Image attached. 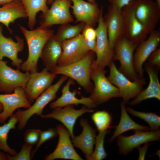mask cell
<instances>
[{"mask_svg":"<svg viewBox=\"0 0 160 160\" xmlns=\"http://www.w3.org/2000/svg\"><path fill=\"white\" fill-rule=\"evenodd\" d=\"M138 45L123 35L116 41L113 48V60H118L120 63L118 70L131 81L140 77L133 64L134 52Z\"/></svg>","mask_w":160,"mask_h":160,"instance_id":"cell-4","label":"cell"},{"mask_svg":"<svg viewBox=\"0 0 160 160\" xmlns=\"http://www.w3.org/2000/svg\"><path fill=\"white\" fill-rule=\"evenodd\" d=\"M73 3L71 8L76 18V22L83 23L93 27L98 23L103 7L100 8L97 4H94L84 0H70Z\"/></svg>","mask_w":160,"mask_h":160,"instance_id":"cell-19","label":"cell"},{"mask_svg":"<svg viewBox=\"0 0 160 160\" xmlns=\"http://www.w3.org/2000/svg\"><path fill=\"white\" fill-rule=\"evenodd\" d=\"M27 16L20 0H16L3 5L0 7V23L4 24L12 33L9 25L17 19L26 18Z\"/></svg>","mask_w":160,"mask_h":160,"instance_id":"cell-26","label":"cell"},{"mask_svg":"<svg viewBox=\"0 0 160 160\" xmlns=\"http://www.w3.org/2000/svg\"><path fill=\"white\" fill-rule=\"evenodd\" d=\"M109 66L110 72L107 78L119 89L122 102L125 104L130 99L135 98L143 90V86L146 83L143 77L131 81L119 71L113 61Z\"/></svg>","mask_w":160,"mask_h":160,"instance_id":"cell-6","label":"cell"},{"mask_svg":"<svg viewBox=\"0 0 160 160\" xmlns=\"http://www.w3.org/2000/svg\"><path fill=\"white\" fill-rule=\"evenodd\" d=\"M73 105H69L64 107H57L53 109L52 112L46 114H42L40 116L44 119H53L61 122L69 132L72 139L74 135L73 127L77 119L85 113H91L92 109L84 106L80 109H75Z\"/></svg>","mask_w":160,"mask_h":160,"instance_id":"cell-15","label":"cell"},{"mask_svg":"<svg viewBox=\"0 0 160 160\" xmlns=\"http://www.w3.org/2000/svg\"><path fill=\"white\" fill-rule=\"evenodd\" d=\"M57 135L58 133L56 128H51L44 131H41L39 140L36 145V147L31 152V157L33 156L38 149L43 143L55 137Z\"/></svg>","mask_w":160,"mask_h":160,"instance_id":"cell-34","label":"cell"},{"mask_svg":"<svg viewBox=\"0 0 160 160\" xmlns=\"http://www.w3.org/2000/svg\"><path fill=\"white\" fill-rule=\"evenodd\" d=\"M73 83V80L69 78L62 90V95L55 101L50 104V107L54 109L57 107H63L69 105H77L79 104L91 109L96 107L97 105L92 98L82 97L80 99L77 98L76 91L70 90V86Z\"/></svg>","mask_w":160,"mask_h":160,"instance_id":"cell-23","label":"cell"},{"mask_svg":"<svg viewBox=\"0 0 160 160\" xmlns=\"http://www.w3.org/2000/svg\"><path fill=\"white\" fill-rule=\"evenodd\" d=\"M68 77L62 75L55 84L51 85L36 99L34 103L24 110L18 109L13 115L18 121V129L22 130L25 127L29 119L33 115L39 116L42 114L43 110L49 102L55 99L56 94Z\"/></svg>","mask_w":160,"mask_h":160,"instance_id":"cell-3","label":"cell"},{"mask_svg":"<svg viewBox=\"0 0 160 160\" xmlns=\"http://www.w3.org/2000/svg\"><path fill=\"white\" fill-rule=\"evenodd\" d=\"M136 0H132L121 9L123 24V35L138 45L148 35L136 17L135 13Z\"/></svg>","mask_w":160,"mask_h":160,"instance_id":"cell-7","label":"cell"},{"mask_svg":"<svg viewBox=\"0 0 160 160\" xmlns=\"http://www.w3.org/2000/svg\"><path fill=\"white\" fill-rule=\"evenodd\" d=\"M18 123L17 119L13 115L10 117L8 122L0 126V151L2 150L9 154L14 156L17 153L14 149L11 148L7 143L8 133L10 130L15 129Z\"/></svg>","mask_w":160,"mask_h":160,"instance_id":"cell-29","label":"cell"},{"mask_svg":"<svg viewBox=\"0 0 160 160\" xmlns=\"http://www.w3.org/2000/svg\"><path fill=\"white\" fill-rule=\"evenodd\" d=\"M147 63L157 70L160 68V48H157L148 58Z\"/></svg>","mask_w":160,"mask_h":160,"instance_id":"cell-37","label":"cell"},{"mask_svg":"<svg viewBox=\"0 0 160 160\" xmlns=\"http://www.w3.org/2000/svg\"><path fill=\"white\" fill-rule=\"evenodd\" d=\"M16 0H0V5H3Z\"/></svg>","mask_w":160,"mask_h":160,"instance_id":"cell-41","label":"cell"},{"mask_svg":"<svg viewBox=\"0 0 160 160\" xmlns=\"http://www.w3.org/2000/svg\"><path fill=\"white\" fill-rule=\"evenodd\" d=\"M88 1L94 4H97L96 0H87Z\"/></svg>","mask_w":160,"mask_h":160,"instance_id":"cell-42","label":"cell"},{"mask_svg":"<svg viewBox=\"0 0 160 160\" xmlns=\"http://www.w3.org/2000/svg\"><path fill=\"white\" fill-rule=\"evenodd\" d=\"M144 145L142 147H138L139 152L138 160H144L145 155L148 146L150 144L148 143H144Z\"/></svg>","mask_w":160,"mask_h":160,"instance_id":"cell-40","label":"cell"},{"mask_svg":"<svg viewBox=\"0 0 160 160\" xmlns=\"http://www.w3.org/2000/svg\"><path fill=\"white\" fill-rule=\"evenodd\" d=\"M109 42L113 49L116 41L123 35V24L121 9L109 5L107 13L103 16Z\"/></svg>","mask_w":160,"mask_h":160,"instance_id":"cell-21","label":"cell"},{"mask_svg":"<svg viewBox=\"0 0 160 160\" xmlns=\"http://www.w3.org/2000/svg\"><path fill=\"white\" fill-rule=\"evenodd\" d=\"M111 5L122 9L132 0H107Z\"/></svg>","mask_w":160,"mask_h":160,"instance_id":"cell-39","label":"cell"},{"mask_svg":"<svg viewBox=\"0 0 160 160\" xmlns=\"http://www.w3.org/2000/svg\"><path fill=\"white\" fill-rule=\"evenodd\" d=\"M3 110V106L1 104V103H0V112H1Z\"/></svg>","mask_w":160,"mask_h":160,"instance_id":"cell-45","label":"cell"},{"mask_svg":"<svg viewBox=\"0 0 160 160\" xmlns=\"http://www.w3.org/2000/svg\"><path fill=\"white\" fill-rule=\"evenodd\" d=\"M82 32L81 34L85 39L92 40L96 39V30L93 27L85 24Z\"/></svg>","mask_w":160,"mask_h":160,"instance_id":"cell-38","label":"cell"},{"mask_svg":"<svg viewBox=\"0 0 160 160\" xmlns=\"http://www.w3.org/2000/svg\"><path fill=\"white\" fill-rule=\"evenodd\" d=\"M25 8L28 19V25L33 30L36 22V16L37 13H46L49 9L47 5L48 0H20Z\"/></svg>","mask_w":160,"mask_h":160,"instance_id":"cell-28","label":"cell"},{"mask_svg":"<svg viewBox=\"0 0 160 160\" xmlns=\"http://www.w3.org/2000/svg\"><path fill=\"white\" fill-rule=\"evenodd\" d=\"M80 124L82 127L81 133L72 139L73 146L80 149L84 153L86 159L88 160L93 152L96 138V130L89 125L84 119H81Z\"/></svg>","mask_w":160,"mask_h":160,"instance_id":"cell-22","label":"cell"},{"mask_svg":"<svg viewBox=\"0 0 160 160\" xmlns=\"http://www.w3.org/2000/svg\"><path fill=\"white\" fill-rule=\"evenodd\" d=\"M41 131L37 129L27 130L24 136L25 143L32 146L36 145L39 140Z\"/></svg>","mask_w":160,"mask_h":160,"instance_id":"cell-36","label":"cell"},{"mask_svg":"<svg viewBox=\"0 0 160 160\" xmlns=\"http://www.w3.org/2000/svg\"><path fill=\"white\" fill-rule=\"evenodd\" d=\"M121 114L118 124L114 127L115 129L112 137L108 140L109 143H111L119 136L128 131H150L148 127L140 125L133 121L129 117L127 111L125 104L121 101L120 104Z\"/></svg>","mask_w":160,"mask_h":160,"instance_id":"cell-27","label":"cell"},{"mask_svg":"<svg viewBox=\"0 0 160 160\" xmlns=\"http://www.w3.org/2000/svg\"><path fill=\"white\" fill-rule=\"evenodd\" d=\"M20 28L25 39L28 50V58L21 64L20 69L30 73L37 72L38 62L42 49L47 41L54 34V31L39 27L30 30L21 25Z\"/></svg>","mask_w":160,"mask_h":160,"instance_id":"cell-1","label":"cell"},{"mask_svg":"<svg viewBox=\"0 0 160 160\" xmlns=\"http://www.w3.org/2000/svg\"><path fill=\"white\" fill-rule=\"evenodd\" d=\"M85 24L80 23L75 25L69 23L61 25L58 29L55 36L56 39L60 42L63 41L73 38L82 32Z\"/></svg>","mask_w":160,"mask_h":160,"instance_id":"cell-30","label":"cell"},{"mask_svg":"<svg viewBox=\"0 0 160 160\" xmlns=\"http://www.w3.org/2000/svg\"><path fill=\"white\" fill-rule=\"evenodd\" d=\"M61 43L54 34L47 41L42 49L40 58L45 68L49 71L57 66L62 51Z\"/></svg>","mask_w":160,"mask_h":160,"instance_id":"cell-25","label":"cell"},{"mask_svg":"<svg viewBox=\"0 0 160 160\" xmlns=\"http://www.w3.org/2000/svg\"><path fill=\"white\" fill-rule=\"evenodd\" d=\"M2 158V156L1 154L0 153V160H1Z\"/></svg>","mask_w":160,"mask_h":160,"instance_id":"cell-46","label":"cell"},{"mask_svg":"<svg viewBox=\"0 0 160 160\" xmlns=\"http://www.w3.org/2000/svg\"><path fill=\"white\" fill-rule=\"evenodd\" d=\"M56 76V75L48 71L45 68L40 72L31 73L24 90L31 104L51 85Z\"/></svg>","mask_w":160,"mask_h":160,"instance_id":"cell-13","label":"cell"},{"mask_svg":"<svg viewBox=\"0 0 160 160\" xmlns=\"http://www.w3.org/2000/svg\"><path fill=\"white\" fill-rule=\"evenodd\" d=\"M160 129L155 131H135V133L128 136L120 135L117 137V145L119 153L125 156L143 144L151 141H159Z\"/></svg>","mask_w":160,"mask_h":160,"instance_id":"cell-14","label":"cell"},{"mask_svg":"<svg viewBox=\"0 0 160 160\" xmlns=\"http://www.w3.org/2000/svg\"><path fill=\"white\" fill-rule=\"evenodd\" d=\"M33 146L25 143L23 144L20 151L15 155L12 156L7 154L8 160H30Z\"/></svg>","mask_w":160,"mask_h":160,"instance_id":"cell-35","label":"cell"},{"mask_svg":"<svg viewBox=\"0 0 160 160\" xmlns=\"http://www.w3.org/2000/svg\"><path fill=\"white\" fill-rule=\"evenodd\" d=\"M109 132V129L99 132L96 136L95 150L88 160H102L106 158L107 153L104 147V139L106 135Z\"/></svg>","mask_w":160,"mask_h":160,"instance_id":"cell-33","label":"cell"},{"mask_svg":"<svg viewBox=\"0 0 160 160\" xmlns=\"http://www.w3.org/2000/svg\"><path fill=\"white\" fill-rule=\"evenodd\" d=\"M53 0H48L47 4H52Z\"/></svg>","mask_w":160,"mask_h":160,"instance_id":"cell-43","label":"cell"},{"mask_svg":"<svg viewBox=\"0 0 160 160\" xmlns=\"http://www.w3.org/2000/svg\"><path fill=\"white\" fill-rule=\"evenodd\" d=\"M95 53L90 51L83 58L70 64L57 66L51 72L61 74L75 80L87 92H91L94 85L91 81V74Z\"/></svg>","mask_w":160,"mask_h":160,"instance_id":"cell-2","label":"cell"},{"mask_svg":"<svg viewBox=\"0 0 160 160\" xmlns=\"http://www.w3.org/2000/svg\"><path fill=\"white\" fill-rule=\"evenodd\" d=\"M30 75L29 72L23 73L18 69H13L7 61L0 60V91L9 94L19 87L24 89Z\"/></svg>","mask_w":160,"mask_h":160,"instance_id":"cell-10","label":"cell"},{"mask_svg":"<svg viewBox=\"0 0 160 160\" xmlns=\"http://www.w3.org/2000/svg\"><path fill=\"white\" fill-rule=\"evenodd\" d=\"M56 128L59 136L57 145L52 153L45 156L44 159L46 160L57 159L83 160L75 150L70 139V133L66 127L64 125L59 124L57 125Z\"/></svg>","mask_w":160,"mask_h":160,"instance_id":"cell-18","label":"cell"},{"mask_svg":"<svg viewBox=\"0 0 160 160\" xmlns=\"http://www.w3.org/2000/svg\"><path fill=\"white\" fill-rule=\"evenodd\" d=\"M145 40L140 42L135 49L133 55L135 70L140 78L143 77L144 63L151 54L157 48L160 42V32L155 29Z\"/></svg>","mask_w":160,"mask_h":160,"instance_id":"cell-16","label":"cell"},{"mask_svg":"<svg viewBox=\"0 0 160 160\" xmlns=\"http://www.w3.org/2000/svg\"><path fill=\"white\" fill-rule=\"evenodd\" d=\"M126 109L127 113L143 119L149 125L150 131H155L159 129L160 117L156 113L137 111L128 107Z\"/></svg>","mask_w":160,"mask_h":160,"instance_id":"cell-31","label":"cell"},{"mask_svg":"<svg viewBox=\"0 0 160 160\" xmlns=\"http://www.w3.org/2000/svg\"><path fill=\"white\" fill-rule=\"evenodd\" d=\"M101 14L96 29V47L95 53L96 58L94 62V65L98 68L104 69L109 66L113 61L114 49L110 46L108 39L107 30Z\"/></svg>","mask_w":160,"mask_h":160,"instance_id":"cell-9","label":"cell"},{"mask_svg":"<svg viewBox=\"0 0 160 160\" xmlns=\"http://www.w3.org/2000/svg\"><path fill=\"white\" fill-rule=\"evenodd\" d=\"M91 117L99 132L108 130L111 128L115 127L111 126L112 116L107 111H97L92 115Z\"/></svg>","mask_w":160,"mask_h":160,"instance_id":"cell-32","label":"cell"},{"mask_svg":"<svg viewBox=\"0 0 160 160\" xmlns=\"http://www.w3.org/2000/svg\"><path fill=\"white\" fill-rule=\"evenodd\" d=\"M2 25H0V60L7 57L12 61V64L17 69H20L21 65L23 62L22 59L18 57V53L24 48V39L16 35V41L10 37L5 36L2 33Z\"/></svg>","mask_w":160,"mask_h":160,"instance_id":"cell-20","label":"cell"},{"mask_svg":"<svg viewBox=\"0 0 160 160\" xmlns=\"http://www.w3.org/2000/svg\"><path fill=\"white\" fill-rule=\"evenodd\" d=\"M136 16L149 34L160 19V6L153 0H136Z\"/></svg>","mask_w":160,"mask_h":160,"instance_id":"cell-11","label":"cell"},{"mask_svg":"<svg viewBox=\"0 0 160 160\" xmlns=\"http://www.w3.org/2000/svg\"><path fill=\"white\" fill-rule=\"evenodd\" d=\"M0 103L3 110L0 113V123H3L9 117L12 116L14 111L21 108H28L31 104L28 100L24 89L19 87L14 90L13 93L0 94Z\"/></svg>","mask_w":160,"mask_h":160,"instance_id":"cell-17","label":"cell"},{"mask_svg":"<svg viewBox=\"0 0 160 160\" xmlns=\"http://www.w3.org/2000/svg\"><path fill=\"white\" fill-rule=\"evenodd\" d=\"M144 67L150 79L148 85L146 88L143 90L133 100L129 103L131 105H137L149 99L154 98L160 100V84L157 70L147 63H145Z\"/></svg>","mask_w":160,"mask_h":160,"instance_id":"cell-24","label":"cell"},{"mask_svg":"<svg viewBox=\"0 0 160 160\" xmlns=\"http://www.w3.org/2000/svg\"><path fill=\"white\" fill-rule=\"evenodd\" d=\"M107 72L104 69L95 67L93 63L90 78L94 85L90 96L97 105L112 98L121 97L119 89L106 77Z\"/></svg>","mask_w":160,"mask_h":160,"instance_id":"cell-5","label":"cell"},{"mask_svg":"<svg viewBox=\"0 0 160 160\" xmlns=\"http://www.w3.org/2000/svg\"><path fill=\"white\" fill-rule=\"evenodd\" d=\"M70 0H54L47 12L40 15L39 27L49 28L55 25L69 23L74 20L70 12Z\"/></svg>","mask_w":160,"mask_h":160,"instance_id":"cell-8","label":"cell"},{"mask_svg":"<svg viewBox=\"0 0 160 160\" xmlns=\"http://www.w3.org/2000/svg\"><path fill=\"white\" fill-rule=\"evenodd\" d=\"M155 1L159 6H160V0H156Z\"/></svg>","mask_w":160,"mask_h":160,"instance_id":"cell-44","label":"cell"},{"mask_svg":"<svg viewBox=\"0 0 160 160\" xmlns=\"http://www.w3.org/2000/svg\"><path fill=\"white\" fill-rule=\"evenodd\" d=\"M61 44L62 51L57 66L67 65L77 61L84 57L90 51L81 34L63 41Z\"/></svg>","mask_w":160,"mask_h":160,"instance_id":"cell-12","label":"cell"}]
</instances>
